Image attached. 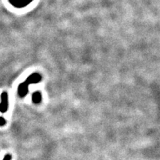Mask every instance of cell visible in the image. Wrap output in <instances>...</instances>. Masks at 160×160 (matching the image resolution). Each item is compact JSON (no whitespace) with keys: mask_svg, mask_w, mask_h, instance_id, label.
<instances>
[{"mask_svg":"<svg viewBox=\"0 0 160 160\" xmlns=\"http://www.w3.org/2000/svg\"><path fill=\"white\" fill-rule=\"evenodd\" d=\"M6 124V120L3 117H0V126H4Z\"/></svg>","mask_w":160,"mask_h":160,"instance_id":"obj_6","label":"cell"},{"mask_svg":"<svg viewBox=\"0 0 160 160\" xmlns=\"http://www.w3.org/2000/svg\"><path fill=\"white\" fill-rule=\"evenodd\" d=\"M42 94L39 91H37L35 93H33L32 96V100H33V102L35 104H39L42 101Z\"/></svg>","mask_w":160,"mask_h":160,"instance_id":"obj_5","label":"cell"},{"mask_svg":"<svg viewBox=\"0 0 160 160\" xmlns=\"http://www.w3.org/2000/svg\"><path fill=\"white\" fill-rule=\"evenodd\" d=\"M28 84L25 81L24 82H22L18 87V93L20 97L23 98L28 94Z\"/></svg>","mask_w":160,"mask_h":160,"instance_id":"obj_4","label":"cell"},{"mask_svg":"<svg viewBox=\"0 0 160 160\" xmlns=\"http://www.w3.org/2000/svg\"><path fill=\"white\" fill-rule=\"evenodd\" d=\"M8 95L6 92H3L1 94V102H0V112L5 113L8 110Z\"/></svg>","mask_w":160,"mask_h":160,"instance_id":"obj_1","label":"cell"},{"mask_svg":"<svg viewBox=\"0 0 160 160\" xmlns=\"http://www.w3.org/2000/svg\"><path fill=\"white\" fill-rule=\"evenodd\" d=\"M3 160H11V156L10 154L5 155V157H4Z\"/></svg>","mask_w":160,"mask_h":160,"instance_id":"obj_7","label":"cell"},{"mask_svg":"<svg viewBox=\"0 0 160 160\" xmlns=\"http://www.w3.org/2000/svg\"><path fill=\"white\" fill-rule=\"evenodd\" d=\"M8 1L10 4L13 7L22 8H25L29 4H31L33 0H8Z\"/></svg>","mask_w":160,"mask_h":160,"instance_id":"obj_2","label":"cell"},{"mask_svg":"<svg viewBox=\"0 0 160 160\" xmlns=\"http://www.w3.org/2000/svg\"><path fill=\"white\" fill-rule=\"evenodd\" d=\"M42 80V77L39 73H32L31 75H30L25 80V82L28 85H31V84H37L39 83Z\"/></svg>","mask_w":160,"mask_h":160,"instance_id":"obj_3","label":"cell"}]
</instances>
